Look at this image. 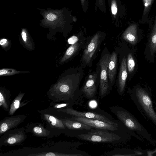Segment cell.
Segmentation results:
<instances>
[{
	"mask_svg": "<svg viewBox=\"0 0 156 156\" xmlns=\"http://www.w3.org/2000/svg\"><path fill=\"white\" fill-rule=\"evenodd\" d=\"M83 74L80 67L72 69L51 86L47 96L55 102L64 101L73 105H81L83 96L79 87Z\"/></svg>",
	"mask_w": 156,
	"mask_h": 156,
	"instance_id": "1",
	"label": "cell"
},
{
	"mask_svg": "<svg viewBox=\"0 0 156 156\" xmlns=\"http://www.w3.org/2000/svg\"><path fill=\"white\" fill-rule=\"evenodd\" d=\"M110 109L132 134H134L136 136V134L137 138L141 140L147 141L154 145L156 144V141L150 134L130 112L117 106H112Z\"/></svg>",
	"mask_w": 156,
	"mask_h": 156,
	"instance_id": "2",
	"label": "cell"
},
{
	"mask_svg": "<svg viewBox=\"0 0 156 156\" xmlns=\"http://www.w3.org/2000/svg\"><path fill=\"white\" fill-rule=\"evenodd\" d=\"M131 99L144 117L156 128V112L153 106L151 92L138 85L131 90Z\"/></svg>",
	"mask_w": 156,
	"mask_h": 156,
	"instance_id": "3",
	"label": "cell"
},
{
	"mask_svg": "<svg viewBox=\"0 0 156 156\" xmlns=\"http://www.w3.org/2000/svg\"><path fill=\"white\" fill-rule=\"evenodd\" d=\"M109 131L92 128L88 132L78 135L76 137L83 140L99 143H112L122 139L118 135Z\"/></svg>",
	"mask_w": 156,
	"mask_h": 156,
	"instance_id": "4",
	"label": "cell"
},
{
	"mask_svg": "<svg viewBox=\"0 0 156 156\" xmlns=\"http://www.w3.org/2000/svg\"><path fill=\"white\" fill-rule=\"evenodd\" d=\"M111 55L109 52H103L99 62L100 92L99 97L102 98L108 94L111 89L108 80V65Z\"/></svg>",
	"mask_w": 156,
	"mask_h": 156,
	"instance_id": "5",
	"label": "cell"
},
{
	"mask_svg": "<svg viewBox=\"0 0 156 156\" xmlns=\"http://www.w3.org/2000/svg\"><path fill=\"white\" fill-rule=\"evenodd\" d=\"M104 37L98 32L91 38L85 48L82 57V65L83 66H90L94 59Z\"/></svg>",
	"mask_w": 156,
	"mask_h": 156,
	"instance_id": "6",
	"label": "cell"
},
{
	"mask_svg": "<svg viewBox=\"0 0 156 156\" xmlns=\"http://www.w3.org/2000/svg\"><path fill=\"white\" fill-rule=\"evenodd\" d=\"M23 127L9 130L1 136L0 146H11L21 144L26 139L27 135Z\"/></svg>",
	"mask_w": 156,
	"mask_h": 156,
	"instance_id": "7",
	"label": "cell"
},
{
	"mask_svg": "<svg viewBox=\"0 0 156 156\" xmlns=\"http://www.w3.org/2000/svg\"><path fill=\"white\" fill-rule=\"evenodd\" d=\"M99 66L96 71L88 75L80 91L83 97L88 99L95 98L98 85V80L100 74Z\"/></svg>",
	"mask_w": 156,
	"mask_h": 156,
	"instance_id": "8",
	"label": "cell"
},
{
	"mask_svg": "<svg viewBox=\"0 0 156 156\" xmlns=\"http://www.w3.org/2000/svg\"><path fill=\"white\" fill-rule=\"evenodd\" d=\"M58 111L66 113L74 117H84L88 119H97L103 121L119 127V124L108 119L104 115L93 112H80L73 109L72 107L59 109Z\"/></svg>",
	"mask_w": 156,
	"mask_h": 156,
	"instance_id": "9",
	"label": "cell"
},
{
	"mask_svg": "<svg viewBox=\"0 0 156 156\" xmlns=\"http://www.w3.org/2000/svg\"><path fill=\"white\" fill-rule=\"evenodd\" d=\"M26 117L25 115L21 114L4 118L0 121V136L5 132L17 127Z\"/></svg>",
	"mask_w": 156,
	"mask_h": 156,
	"instance_id": "10",
	"label": "cell"
},
{
	"mask_svg": "<svg viewBox=\"0 0 156 156\" xmlns=\"http://www.w3.org/2000/svg\"><path fill=\"white\" fill-rule=\"evenodd\" d=\"M68 119L80 121L93 128L104 129L110 131H116L118 129V127L99 119L74 116Z\"/></svg>",
	"mask_w": 156,
	"mask_h": 156,
	"instance_id": "11",
	"label": "cell"
},
{
	"mask_svg": "<svg viewBox=\"0 0 156 156\" xmlns=\"http://www.w3.org/2000/svg\"><path fill=\"white\" fill-rule=\"evenodd\" d=\"M144 54L146 58L149 62L153 63L156 56V17L154 24L148 40Z\"/></svg>",
	"mask_w": 156,
	"mask_h": 156,
	"instance_id": "12",
	"label": "cell"
},
{
	"mask_svg": "<svg viewBox=\"0 0 156 156\" xmlns=\"http://www.w3.org/2000/svg\"><path fill=\"white\" fill-rule=\"evenodd\" d=\"M128 71L126 59L124 56L122 59L118 76V90L120 95H122L124 90Z\"/></svg>",
	"mask_w": 156,
	"mask_h": 156,
	"instance_id": "13",
	"label": "cell"
},
{
	"mask_svg": "<svg viewBox=\"0 0 156 156\" xmlns=\"http://www.w3.org/2000/svg\"><path fill=\"white\" fill-rule=\"evenodd\" d=\"M137 26L135 24L129 26L123 33L122 37L125 41L132 45H135L139 41Z\"/></svg>",
	"mask_w": 156,
	"mask_h": 156,
	"instance_id": "14",
	"label": "cell"
},
{
	"mask_svg": "<svg viewBox=\"0 0 156 156\" xmlns=\"http://www.w3.org/2000/svg\"><path fill=\"white\" fill-rule=\"evenodd\" d=\"M84 41V39L82 40L77 38L76 41L72 44L68 48L64 55L61 59L60 63L61 64L64 62L74 55L82 47Z\"/></svg>",
	"mask_w": 156,
	"mask_h": 156,
	"instance_id": "15",
	"label": "cell"
},
{
	"mask_svg": "<svg viewBox=\"0 0 156 156\" xmlns=\"http://www.w3.org/2000/svg\"><path fill=\"white\" fill-rule=\"evenodd\" d=\"M117 63V54L114 51L111 55L108 68L109 83L111 87L114 82L116 72Z\"/></svg>",
	"mask_w": 156,
	"mask_h": 156,
	"instance_id": "16",
	"label": "cell"
},
{
	"mask_svg": "<svg viewBox=\"0 0 156 156\" xmlns=\"http://www.w3.org/2000/svg\"><path fill=\"white\" fill-rule=\"evenodd\" d=\"M68 129L74 130H90L92 127L80 121L73 120L68 118L60 119Z\"/></svg>",
	"mask_w": 156,
	"mask_h": 156,
	"instance_id": "17",
	"label": "cell"
},
{
	"mask_svg": "<svg viewBox=\"0 0 156 156\" xmlns=\"http://www.w3.org/2000/svg\"><path fill=\"white\" fill-rule=\"evenodd\" d=\"M10 91L3 88L0 90V107L6 111H9L10 106Z\"/></svg>",
	"mask_w": 156,
	"mask_h": 156,
	"instance_id": "18",
	"label": "cell"
},
{
	"mask_svg": "<svg viewBox=\"0 0 156 156\" xmlns=\"http://www.w3.org/2000/svg\"><path fill=\"white\" fill-rule=\"evenodd\" d=\"M27 131L34 135L39 137H46L50 133V131L45 129L41 124H30L27 127Z\"/></svg>",
	"mask_w": 156,
	"mask_h": 156,
	"instance_id": "19",
	"label": "cell"
},
{
	"mask_svg": "<svg viewBox=\"0 0 156 156\" xmlns=\"http://www.w3.org/2000/svg\"><path fill=\"white\" fill-rule=\"evenodd\" d=\"M44 119L47 122L51 127L60 129H65L66 127L60 119L47 113H44L43 115Z\"/></svg>",
	"mask_w": 156,
	"mask_h": 156,
	"instance_id": "20",
	"label": "cell"
},
{
	"mask_svg": "<svg viewBox=\"0 0 156 156\" xmlns=\"http://www.w3.org/2000/svg\"><path fill=\"white\" fill-rule=\"evenodd\" d=\"M25 93L20 92L13 100L10 105L9 110L8 112V115L11 116L13 115L16 111L20 107H22L27 104V102H23L20 103Z\"/></svg>",
	"mask_w": 156,
	"mask_h": 156,
	"instance_id": "21",
	"label": "cell"
},
{
	"mask_svg": "<svg viewBox=\"0 0 156 156\" xmlns=\"http://www.w3.org/2000/svg\"><path fill=\"white\" fill-rule=\"evenodd\" d=\"M126 64L128 73L132 74L136 69V63L133 56L131 53H129L127 55Z\"/></svg>",
	"mask_w": 156,
	"mask_h": 156,
	"instance_id": "22",
	"label": "cell"
},
{
	"mask_svg": "<svg viewBox=\"0 0 156 156\" xmlns=\"http://www.w3.org/2000/svg\"><path fill=\"white\" fill-rule=\"evenodd\" d=\"M83 155L79 154H68L54 152H45L27 155V156H80Z\"/></svg>",
	"mask_w": 156,
	"mask_h": 156,
	"instance_id": "23",
	"label": "cell"
},
{
	"mask_svg": "<svg viewBox=\"0 0 156 156\" xmlns=\"http://www.w3.org/2000/svg\"><path fill=\"white\" fill-rule=\"evenodd\" d=\"M30 72L27 71H20L13 69L3 68L0 70V76H5L13 75L19 73Z\"/></svg>",
	"mask_w": 156,
	"mask_h": 156,
	"instance_id": "24",
	"label": "cell"
},
{
	"mask_svg": "<svg viewBox=\"0 0 156 156\" xmlns=\"http://www.w3.org/2000/svg\"><path fill=\"white\" fill-rule=\"evenodd\" d=\"M21 35L24 44L27 47L31 49L33 48L32 43L24 29L22 30Z\"/></svg>",
	"mask_w": 156,
	"mask_h": 156,
	"instance_id": "25",
	"label": "cell"
},
{
	"mask_svg": "<svg viewBox=\"0 0 156 156\" xmlns=\"http://www.w3.org/2000/svg\"><path fill=\"white\" fill-rule=\"evenodd\" d=\"M111 11L112 14L115 16L117 12L118 9L115 0H112V1Z\"/></svg>",
	"mask_w": 156,
	"mask_h": 156,
	"instance_id": "26",
	"label": "cell"
},
{
	"mask_svg": "<svg viewBox=\"0 0 156 156\" xmlns=\"http://www.w3.org/2000/svg\"><path fill=\"white\" fill-rule=\"evenodd\" d=\"M153 0H143L144 4V9L143 15H144L148 10Z\"/></svg>",
	"mask_w": 156,
	"mask_h": 156,
	"instance_id": "27",
	"label": "cell"
},
{
	"mask_svg": "<svg viewBox=\"0 0 156 156\" xmlns=\"http://www.w3.org/2000/svg\"><path fill=\"white\" fill-rule=\"evenodd\" d=\"M73 105L72 104L67 103L57 104L54 105V108L59 109L69 107H72Z\"/></svg>",
	"mask_w": 156,
	"mask_h": 156,
	"instance_id": "28",
	"label": "cell"
},
{
	"mask_svg": "<svg viewBox=\"0 0 156 156\" xmlns=\"http://www.w3.org/2000/svg\"><path fill=\"white\" fill-rule=\"evenodd\" d=\"M9 44V41L6 39L3 38L0 40V44L3 48H6L8 45Z\"/></svg>",
	"mask_w": 156,
	"mask_h": 156,
	"instance_id": "29",
	"label": "cell"
},
{
	"mask_svg": "<svg viewBox=\"0 0 156 156\" xmlns=\"http://www.w3.org/2000/svg\"><path fill=\"white\" fill-rule=\"evenodd\" d=\"M46 18L48 20L52 21L56 19V16L54 14L50 13L47 15Z\"/></svg>",
	"mask_w": 156,
	"mask_h": 156,
	"instance_id": "30",
	"label": "cell"
},
{
	"mask_svg": "<svg viewBox=\"0 0 156 156\" xmlns=\"http://www.w3.org/2000/svg\"><path fill=\"white\" fill-rule=\"evenodd\" d=\"M96 2H98V4L99 6L104 7L105 6V0H96Z\"/></svg>",
	"mask_w": 156,
	"mask_h": 156,
	"instance_id": "31",
	"label": "cell"
},
{
	"mask_svg": "<svg viewBox=\"0 0 156 156\" xmlns=\"http://www.w3.org/2000/svg\"><path fill=\"white\" fill-rule=\"evenodd\" d=\"M81 2V4L82 5V6H83L84 5L85 2V0H80Z\"/></svg>",
	"mask_w": 156,
	"mask_h": 156,
	"instance_id": "32",
	"label": "cell"
}]
</instances>
